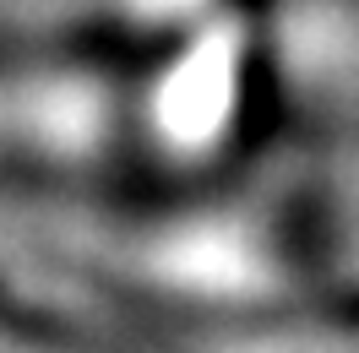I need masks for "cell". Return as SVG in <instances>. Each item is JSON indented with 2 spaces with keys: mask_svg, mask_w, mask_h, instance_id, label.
Wrapping results in <instances>:
<instances>
[{
  "mask_svg": "<svg viewBox=\"0 0 359 353\" xmlns=\"http://www.w3.org/2000/svg\"><path fill=\"white\" fill-rule=\"evenodd\" d=\"M142 22H196V17H218V11H240L245 0H131Z\"/></svg>",
  "mask_w": 359,
  "mask_h": 353,
  "instance_id": "6da1fadb",
  "label": "cell"
}]
</instances>
